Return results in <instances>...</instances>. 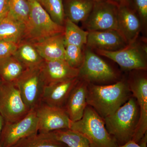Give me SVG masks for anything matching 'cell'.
Segmentation results:
<instances>
[{"label": "cell", "mask_w": 147, "mask_h": 147, "mask_svg": "<svg viewBox=\"0 0 147 147\" xmlns=\"http://www.w3.org/2000/svg\"><path fill=\"white\" fill-rule=\"evenodd\" d=\"M42 5L54 22L64 26L65 16L63 0H43Z\"/></svg>", "instance_id": "4316f807"}, {"label": "cell", "mask_w": 147, "mask_h": 147, "mask_svg": "<svg viewBox=\"0 0 147 147\" xmlns=\"http://www.w3.org/2000/svg\"><path fill=\"white\" fill-rule=\"evenodd\" d=\"M2 83V81L1 79V78H0V86H1V84Z\"/></svg>", "instance_id": "74e56055"}, {"label": "cell", "mask_w": 147, "mask_h": 147, "mask_svg": "<svg viewBox=\"0 0 147 147\" xmlns=\"http://www.w3.org/2000/svg\"><path fill=\"white\" fill-rule=\"evenodd\" d=\"M131 94L128 83L123 80L111 85L89 84L87 105L104 119L126 102L131 97Z\"/></svg>", "instance_id": "6da1fadb"}, {"label": "cell", "mask_w": 147, "mask_h": 147, "mask_svg": "<svg viewBox=\"0 0 147 147\" xmlns=\"http://www.w3.org/2000/svg\"><path fill=\"white\" fill-rule=\"evenodd\" d=\"M30 111L15 83L3 82L0 86V115L4 122L17 121Z\"/></svg>", "instance_id": "8992f818"}, {"label": "cell", "mask_w": 147, "mask_h": 147, "mask_svg": "<svg viewBox=\"0 0 147 147\" xmlns=\"http://www.w3.org/2000/svg\"><path fill=\"white\" fill-rule=\"evenodd\" d=\"M142 24L139 16L128 5L118 7V31L127 44L138 38Z\"/></svg>", "instance_id": "9a60e30c"}, {"label": "cell", "mask_w": 147, "mask_h": 147, "mask_svg": "<svg viewBox=\"0 0 147 147\" xmlns=\"http://www.w3.org/2000/svg\"><path fill=\"white\" fill-rule=\"evenodd\" d=\"M34 110L39 133L70 128L71 121L63 108L53 107L41 102Z\"/></svg>", "instance_id": "8fae6325"}, {"label": "cell", "mask_w": 147, "mask_h": 147, "mask_svg": "<svg viewBox=\"0 0 147 147\" xmlns=\"http://www.w3.org/2000/svg\"><path fill=\"white\" fill-rule=\"evenodd\" d=\"M79 81L77 77L45 86L41 102L53 107L63 108L70 93Z\"/></svg>", "instance_id": "2e32d148"}, {"label": "cell", "mask_w": 147, "mask_h": 147, "mask_svg": "<svg viewBox=\"0 0 147 147\" xmlns=\"http://www.w3.org/2000/svg\"><path fill=\"white\" fill-rule=\"evenodd\" d=\"M139 119V107L133 96L103 119L106 129L117 144L122 145L132 139Z\"/></svg>", "instance_id": "7a4b0ae2"}, {"label": "cell", "mask_w": 147, "mask_h": 147, "mask_svg": "<svg viewBox=\"0 0 147 147\" xmlns=\"http://www.w3.org/2000/svg\"><path fill=\"white\" fill-rule=\"evenodd\" d=\"M13 56L26 69L39 67L44 60L33 43L26 40H22L18 44Z\"/></svg>", "instance_id": "44dd1931"}, {"label": "cell", "mask_w": 147, "mask_h": 147, "mask_svg": "<svg viewBox=\"0 0 147 147\" xmlns=\"http://www.w3.org/2000/svg\"><path fill=\"white\" fill-rule=\"evenodd\" d=\"M18 45L12 41L0 40V59L14 55Z\"/></svg>", "instance_id": "f1b7e54d"}, {"label": "cell", "mask_w": 147, "mask_h": 147, "mask_svg": "<svg viewBox=\"0 0 147 147\" xmlns=\"http://www.w3.org/2000/svg\"><path fill=\"white\" fill-rule=\"evenodd\" d=\"M45 86L77 78L79 69L70 66L64 60H44L39 67Z\"/></svg>", "instance_id": "4fadbf2b"}, {"label": "cell", "mask_w": 147, "mask_h": 147, "mask_svg": "<svg viewBox=\"0 0 147 147\" xmlns=\"http://www.w3.org/2000/svg\"><path fill=\"white\" fill-rule=\"evenodd\" d=\"M8 12V0H0V18L5 16Z\"/></svg>", "instance_id": "4dcf8cb0"}, {"label": "cell", "mask_w": 147, "mask_h": 147, "mask_svg": "<svg viewBox=\"0 0 147 147\" xmlns=\"http://www.w3.org/2000/svg\"><path fill=\"white\" fill-rule=\"evenodd\" d=\"M15 84L27 107L35 109L41 102L45 86L39 67L27 69Z\"/></svg>", "instance_id": "ba28073f"}, {"label": "cell", "mask_w": 147, "mask_h": 147, "mask_svg": "<svg viewBox=\"0 0 147 147\" xmlns=\"http://www.w3.org/2000/svg\"><path fill=\"white\" fill-rule=\"evenodd\" d=\"M115 147H142L139 146V144L132 140H130L129 142L122 145H117Z\"/></svg>", "instance_id": "d6a6232c"}, {"label": "cell", "mask_w": 147, "mask_h": 147, "mask_svg": "<svg viewBox=\"0 0 147 147\" xmlns=\"http://www.w3.org/2000/svg\"><path fill=\"white\" fill-rule=\"evenodd\" d=\"M94 3L92 0H68L64 7L65 18L76 24L83 23L91 12Z\"/></svg>", "instance_id": "ffe728a7"}, {"label": "cell", "mask_w": 147, "mask_h": 147, "mask_svg": "<svg viewBox=\"0 0 147 147\" xmlns=\"http://www.w3.org/2000/svg\"><path fill=\"white\" fill-rule=\"evenodd\" d=\"M64 26L65 45H74L83 48L86 45L88 32L84 31L66 18Z\"/></svg>", "instance_id": "cb8c5ba5"}, {"label": "cell", "mask_w": 147, "mask_h": 147, "mask_svg": "<svg viewBox=\"0 0 147 147\" xmlns=\"http://www.w3.org/2000/svg\"><path fill=\"white\" fill-rule=\"evenodd\" d=\"M36 1L42 5V3H43V0H36Z\"/></svg>", "instance_id": "8d00e7d4"}, {"label": "cell", "mask_w": 147, "mask_h": 147, "mask_svg": "<svg viewBox=\"0 0 147 147\" xmlns=\"http://www.w3.org/2000/svg\"><path fill=\"white\" fill-rule=\"evenodd\" d=\"M4 123V120L2 117L0 115V135H1V131L2 129ZM0 147H1V143H0Z\"/></svg>", "instance_id": "e575fe53"}, {"label": "cell", "mask_w": 147, "mask_h": 147, "mask_svg": "<svg viewBox=\"0 0 147 147\" xmlns=\"http://www.w3.org/2000/svg\"><path fill=\"white\" fill-rule=\"evenodd\" d=\"M50 133L55 139L68 147H90L85 137L70 129H59Z\"/></svg>", "instance_id": "d4e9b609"}, {"label": "cell", "mask_w": 147, "mask_h": 147, "mask_svg": "<svg viewBox=\"0 0 147 147\" xmlns=\"http://www.w3.org/2000/svg\"><path fill=\"white\" fill-rule=\"evenodd\" d=\"M78 78L88 84H104L117 79V74L108 64L88 48L79 68Z\"/></svg>", "instance_id": "52a82bcc"}, {"label": "cell", "mask_w": 147, "mask_h": 147, "mask_svg": "<svg viewBox=\"0 0 147 147\" xmlns=\"http://www.w3.org/2000/svg\"><path fill=\"white\" fill-rule=\"evenodd\" d=\"M135 7L142 24H146L147 21V0H133Z\"/></svg>", "instance_id": "f546056e"}, {"label": "cell", "mask_w": 147, "mask_h": 147, "mask_svg": "<svg viewBox=\"0 0 147 147\" xmlns=\"http://www.w3.org/2000/svg\"><path fill=\"white\" fill-rule=\"evenodd\" d=\"M127 45L117 30H107L88 32L86 45L90 49L115 51L122 49Z\"/></svg>", "instance_id": "5bb4252c"}, {"label": "cell", "mask_w": 147, "mask_h": 147, "mask_svg": "<svg viewBox=\"0 0 147 147\" xmlns=\"http://www.w3.org/2000/svg\"><path fill=\"white\" fill-rule=\"evenodd\" d=\"M11 147H68L48 133H38L19 140Z\"/></svg>", "instance_id": "603a6c76"}, {"label": "cell", "mask_w": 147, "mask_h": 147, "mask_svg": "<svg viewBox=\"0 0 147 147\" xmlns=\"http://www.w3.org/2000/svg\"><path fill=\"white\" fill-rule=\"evenodd\" d=\"M69 129L85 137L90 147H115L117 145L106 129L103 119L89 105L86 107L82 118L71 121Z\"/></svg>", "instance_id": "3957f363"}, {"label": "cell", "mask_w": 147, "mask_h": 147, "mask_svg": "<svg viewBox=\"0 0 147 147\" xmlns=\"http://www.w3.org/2000/svg\"><path fill=\"white\" fill-rule=\"evenodd\" d=\"M132 96L136 98L139 106V119L131 140L138 144L147 132V79L140 76L128 83Z\"/></svg>", "instance_id": "7c38bea8"}, {"label": "cell", "mask_w": 147, "mask_h": 147, "mask_svg": "<svg viewBox=\"0 0 147 147\" xmlns=\"http://www.w3.org/2000/svg\"><path fill=\"white\" fill-rule=\"evenodd\" d=\"M108 1L113 3L117 7L129 5V0H108Z\"/></svg>", "instance_id": "1f68e13d"}, {"label": "cell", "mask_w": 147, "mask_h": 147, "mask_svg": "<svg viewBox=\"0 0 147 147\" xmlns=\"http://www.w3.org/2000/svg\"><path fill=\"white\" fill-rule=\"evenodd\" d=\"M118 7L109 1L96 2L83 26L87 31H118Z\"/></svg>", "instance_id": "30bf717a"}, {"label": "cell", "mask_w": 147, "mask_h": 147, "mask_svg": "<svg viewBox=\"0 0 147 147\" xmlns=\"http://www.w3.org/2000/svg\"><path fill=\"white\" fill-rule=\"evenodd\" d=\"M8 14L26 26L29 22L30 6L28 0H8Z\"/></svg>", "instance_id": "484cf974"}, {"label": "cell", "mask_w": 147, "mask_h": 147, "mask_svg": "<svg viewBox=\"0 0 147 147\" xmlns=\"http://www.w3.org/2000/svg\"><path fill=\"white\" fill-rule=\"evenodd\" d=\"M83 48L71 45H65V61L70 66L79 69L84 60Z\"/></svg>", "instance_id": "83f0119b"}, {"label": "cell", "mask_w": 147, "mask_h": 147, "mask_svg": "<svg viewBox=\"0 0 147 147\" xmlns=\"http://www.w3.org/2000/svg\"><path fill=\"white\" fill-rule=\"evenodd\" d=\"M26 26L7 13L0 18V40H8L19 44L23 40Z\"/></svg>", "instance_id": "d6986e66"}, {"label": "cell", "mask_w": 147, "mask_h": 147, "mask_svg": "<svg viewBox=\"0 0 147 147\" xmlns=\"http://www.w3.org/2000/svg\"><path fill=\"white\" fill-rule=\"evenodd\" d=\"M32 43L44 60H65L64 33L48 37Z\"/></svg>", "instance_id": "ac0fdd59"}, {"label": "cell", "mask_w": 147, "mask_h": 147, "mask_svg": "<svg viewBox=\"0 0 147 147\" xmlns=\"http://www.w3.org/2000/svg\"><path fill=\"white\" fill-rule=\"evenodd\" d=\"M98 55L112 60L125 70H146L147 47L137 40L115 51L96 50Z\"/></svg>", "instance_id": "5b68a950"}, {"label": "cell", "mask_w": 147, "mask_h": 147, "mask_svg": "<svg viewBox=\"0 0 147 147\" xmlns=\"http://www.w3.org/2000/svg\"><path fill=\"white\" fill-rule=\"evenodd\" d=\"M88 82L79 79L70 93L64 110L72 121L79 120L83 117L87 107Z\"/></svg>", "instance_id": "e0dca14e"}, {"label": "cell", "mask_w": 147, "mask_h": 147, "mask_svg": "<svg viewBox=\"0 0 147 147\" xmlns=\"http://www.w3.org/2000/svg\"><path fill=\"white\" fill-rule=\"evenodd\" d=\"M28 1L30 18L26 26L23 40L34 43L48 37L64 33V26L54 22L39 2L36 0Z\"/></svg>", "instance_id": "277c9868"}, {"label": "cell", "mask_w": 147, "mask_h": 147, "mask_svg": "<svg viewBox=\"0 0 147 147\" xmlns=\"http://www.w3.org/2000/svg\"><path fill=\"white\" fill-rule=\"evenodd\" d=\"M96 2H99L105 1H108V0H92Z\"/></svg>", "instance_id": "d590c367"}, {"label": "cell", "mask_w": 147, "mask_h": 147, "mask_svg": "<svg viewBox=\"0 0 147 147\" xmlns=\"http://www.w3.org/2000/svg\"><path fill=\"white\" fill-rule=\"evenodd\" d=\"M26 69L13 55L0 59V78L3 82L15 83Z\"/></svg>", "instance_id": "7402d4cb"}, {"label": "cell", "mask_w": 147, "mask_h": 147, "mask_svg": "<svg viewBox=\"0 0 147 147\" xmlns=\"http://www.w3.org/2000/svg\"><path fill=\"white\" fill-rule=\"evenodd\" d=\"M38 132V119L35 110L14 122H4L0 135L1 147H11L19 140Z\"/></svg>", "instance_id": "9c48e42d"}, {"label": "cell", "mask_w": 147, "mask_h": 147, "mask_svg": "<svg viewBox=\"0 0 147 147\" xmlns=\"http://www.w3.org/2000/svg\"><path fill=\"white\" fill-rule=\"evenodd\" d=\"M138 144L142 147H147V132L139 140L138 143Z\"/></svg>", "instance_id": "836d02e7"}]
</instances>
